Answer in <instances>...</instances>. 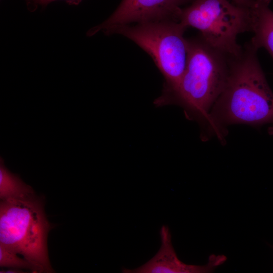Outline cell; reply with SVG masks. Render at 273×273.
<instances>
[{"label": "cell", "instance_id": "52a82bcc", "mask_svg": "<svg viewBox=\"0 0 273 273\" xmlns=\"http://www.w3.org/2000/svg\"><path fill=\"white\" fill-rule=\"evenodd\" d=\"M160 247L156 254L141 266L134 269L123 268L124 273H203L209 272L225 260L223 255L210 257L206 265L186 264L178 258L174 249L168 226L164 225L160 231Z\"/></svg>", "mask_w": 273, "mask_h": 273}, {"label": "cell", "instance_id": "4fadbf2b", "mask_svg": "<svg viewBox=\"0 0 273 273\" xmlns=\"http://www.w3.org/2000/svg\"><path fill=\"white\" fill-rule=\"evenodd\" d=\"M21 270L20 269L11 268L8 270H1V272H22Z\"/></svg>", "mask_w": 273, "mask_h": 273}, {"label": "cell", "instance_id": "5b68a950", "mask_svg": "<svg viewBox=\"0 0 273 273\" xmlns=\"http://www.w3.org/2000/svg\"><path fill=\"white\" fill-rule=\"evenodd\" d=\"M178 21L186 28L198 29L209 44L232 56H237L242 46L237 41L239 34L251 30L250 9L228 0H194L181 8Z\"/></svg>", "mask_w": 273, "mask_h": 273}, {"label": "cell", "instance_id": "8fae6325", "mask_svg": "<svg viewBox=\"0 0 273 273\" xmlns=\"http://www.w3.org/2000/svg\"><path fill=\"white\" fill-rule=\"evenodd\" d=\"M56 0H27L28 6L30 9H34L38 5L45 6L48 4ZM66 2L72 5H77L82 0H65Z\"/></svg>", "mask_w": 273, "mask_h": 273}, {"label": "cell", "instance_id": "9c48e42d", "mask_svg": "<svg viewBox=\"0 0 273 273\" xmlns=\"http://www.w3.org/2000/svg\"><path fill=\"white\" fill-rule=\"evenodd\" d=\"M35 195L32 188L16 174L11 172L0 159V198L1 201L21 199Z\"/></svg>", "mask_w": 273, "mask_h": 273}, {"label": "cell", "instance_id": "277c9868", "mask_svg": "<svg viewBox=\"0 0 273 273\" xmlns=\"http://www.w3.org/2000/svg\"><path fill=\"white\" fill-rule=\"evenodd\" d=\"M187 29L177 20H165L120 26L111 34L128 38L151 56L165 80L162 92H167L176 87L186 69Z\"/></svg>", "mask_w": 273, "mask_h": 273}, {"label": "cell", "instance_id": "30bf717a", "mask_svg": "<svg viewBox=\"0 0 273 273\" xmlns=\"http://www.w3.org/2000/svg\"><path fill=\"white\" fill-rule=\"evenodd\" d=\"M18 253L0 244V266L16 269H28L35 272L32 264Z\"/></svg>", "mask_w": 273, "mask_h": 273}, {"label": "cell", "instance_id": "5bb4252c", "mask_svg": "<svg viewBox=\"0 0 273 273\" xmlns=\"http://www.w3.org/2000/svg\"><path fill=\"white\" fill-rule=\"evenodd\" d=\"M268 132L270 135H273V122L272 123L271 125L268 127Z\"/></svg>", "mask_w": 273, "mask_h": 273}, {"label": "cell", "instance_id": "8992f818", "mask_svg": "<svg viewBox=\"0 0 273 273\" xmlns=\"http://www.w3.org/2000/svg\"><path fill=\"white\" fill-rule=\"evenodd\" d=\"M194 0H122L105 21L89 29L87 36L99 32L110 35L115 28L132 23L165 20L178 21L181 6Z\"/></svg>", "mask_w": 273, "mask_h": 273}, {"label": "cell", "instance_id": "6da1fadb", "mask_svg": "<svg viewBox=\"0 0 273 273\" xmlns=\"http://www.w3.org/2000/svg\"><path fill=\"white\" fill-rule=\"evenodd\" d=\"M258 49L250 40L237 56H231L225 86L201 127L206 141L216 136L223 141L228 126H259L273 122V92L257 57Z\"/></svg>", "mask_w": 273, "mask_h": 273}, {"label": "cell", "instance_id": "ba28073f", "mask_svg": "<svg viewBox=\"0 0 273 273\" xmlns=\"http://www.w3.org/2000/svg\"><path fill=\"white\" fill-rule=\"evenodd\" d=\"M271 0H256L250 8L251 30L250 40L258 49L264 48L273 59V11Z\"/></svg>", "mask_w": 273, "mask_h": 273}, {"label": "cell", "instance_id": "7a4b0ae2", "mask_svg": "<svg viewBox=\"0 0 273 273\" xmlns=\"http://www.w3.org/2000/svg\"><path fill=\"white\" fill-rule=\"evenodd\" d=\"M187 39L186 66L179 83L173 90L162 92L154 104L157 107L178 105L188 119L202 127L225 86L232 55L214 48L200 35Z\"/></svg>", "mask_w": 273, "mask_h": 273}, {"label": "cell", "instance_id": "3957f363", "mask_svg": "<svg viewBox=\"0 0 273 273\" xmlns=\"http://www.w3.org/2000/svg\"><path fill=\"white\" fill-rule=\"evenodd\" d=\"M51 228L44 213L43 202L35 195L1 201L0 244L22 255L32 264L35 272L53 271L47 246Z\"/></svg>", "mask_w": 273, "mask_h": 273}, {"label": "cell", "instance_id": "7c38bea8", "mask_svg": "<svg viewBox=\"0 0 273 273\" xmlns=\"http://www.w3.org/2000/svg\"><path fill=\"white\" fill-rule=\"evenodd\" d=\"M232 3L237 6L251 8L254 4L256 0H232Z\"/></svg>", "mask_w": 273, "mask_h": 273}]
</instances>
